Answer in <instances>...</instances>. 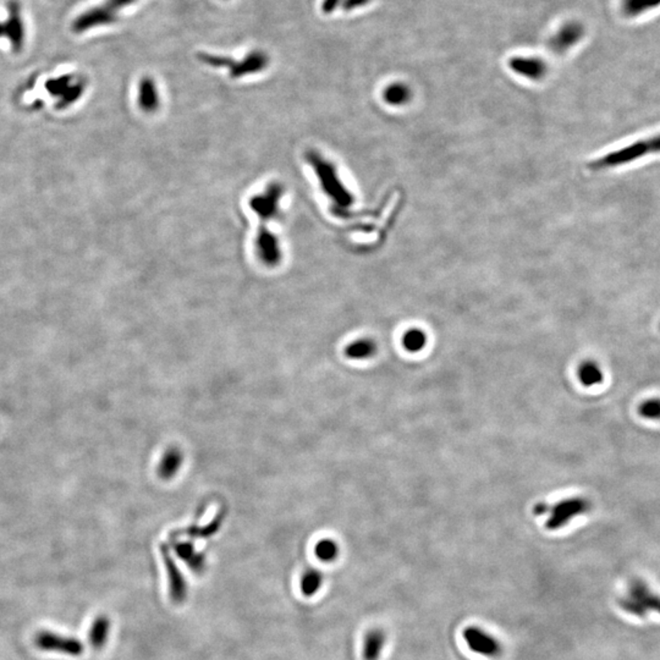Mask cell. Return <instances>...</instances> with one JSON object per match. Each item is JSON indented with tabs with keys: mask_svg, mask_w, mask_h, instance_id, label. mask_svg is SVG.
<instances>
[{
	"mask_svg": "<svg viewBox=\"0 0 660 660\" xmlns=\"http://www.w3.org/2000/svg\"><path fill=\"white\" fill-rule=\"evenodd\" d=\"M658 153H660V134L650 138L634 142L629 146L623 147L620 149L598 158L597 161L591 163L589 167L594 170L618 168L625 164L639 161L641 158L648 157Z\"/></svg>",
	"mask_w": 660,
	"mask_h": 660,
	"instance_id": "cell-1",
	"label": "cell"
},
{
	"mask_svg": "<svg viewBox=\"0 0 660 660\" xmlns=\"http://www.w3.org/2000/svg\"><path fill=\"white\" fill-rule=\"evenodd\" d=\"M135 1L136 0H107L102 6L91 8L77 16L73 22V31L84 33L95 27L110 25L116 21V12Z\"/></svg>",
	"mask_w": 660,
	"mask_h": 660,
	"instance_id": "cell-2",
	"label": "cell"
},
{
	"mask_svg": "<svg viewBox=\"0 0 660 660\" xmlns=\"http://www.w3.org/2000/svg\"><path fill=\"white\" fill-rule=\"evenodd\" d=\"M467 647L476 654L497 658L502 654V643L492 634L478 626H468L462 632Z\"/></svg>",
	"mask_w": 660,
	"mask_h": 660,
	"instance_id": "cell-3",
	"label": "cell"
},
{
	"mask_svg": "<svg viewBox=\"0 0 660 660\" xmlns=\"http://www.w3.org/2000/svg\"><path fill=\"white\" fill-rule=\"evenodd\" d=\"M35 645L46 652H58L63 654L77 655L84 653V645L80 639L54 634L51 631H41L35 636Z\"/></svg>",
	"mask_w": 660,
	"mask_h": 660,
	"instance_id": "cell-4",
	"label": "cell"
},
{
	"mask_svg": "<svg viewBox=\"0 0 660 660\" xmlns=\"http://www.w3.org/2000/svg\"><path fill=\"white\" fill-rule=\"evenodd\" d=\"M9 17L0 22V37L8 38L14 52H21L25 42V26L22 21L21 8L15 0H11L8 6Z\"/></svg>",
	"mask_w": 660,
	"mask_h": 660,
	"instance_id": "cell-5",
	"label": "cell"
},
{
	"mask_svg": "<svg viewBox=\"0 0 660 660\" xmlns=\"http://www.w3.org/2000/svg\"><path fill=\"white\" fill-rule=\"evenodd\" d=\"M201 58L203 59L205 63L214 65V66H230L231 75L234 77L246 75L247 73L259 71L263 68H266L268 63L267 55L262 52L251 53L241 64L231 63L230 59L219 58V57H213L207 54H203Z\"/></svg>",
	"mask_w": 660,
	"mask_h": 660,
	"instance_id": "cell-6",
	"label": "cell"
},
{
	"mask_svg": "<svg viewBox=\"0 0 660 660\" xmlns=\"http://www.w3.org/2000/svg\"><path fill=\"white\" fill-rule=\"evenodd\" d=\"M46 89L54 97H58L59 108H65L75 100H79L84 92V84L81 81L73 82V76L64 75L58 79L47 81Z\"/></svg>",
	"mask_w": 660,
	"mask_h": 660,
	"instance_id": "cell-7",
	"label": "cell"
},
{
	"mask_svg": "<svg viewBox=\"0 0 660 660\" xmlns=\"http://www.w3.org/2000/svg\"><path fill=\"white\" fill-rule=\"evenodd\" d=\"M583 36L585 27L582 26V24L577 21L566 22L550 38L548 47L556 55H561L575 47Z\"/></svg>",
	"mask_w": 660,
	"mask_h": 660,
	"instance_id": "cell-8",
	"label": "cell"
},
{
	"mask_svg": "<svg viewBox=\"0 0 660 660\" xmlns=\"http://www.w3.org/2000/svg\"><path fill=\"white\" fill-rule=\"evenodd\" d=\"M513 73L531 81H540L548 73V66L542 59L533 57H513L508 62Z\"/></svg>",
	"mask_w": 660,
	"mask_h": 660,
	"instance_id": "cell-9",
	"label": "cell"
},
{
	"mask_svg": "<svg viewBox=\"0 0 660 660\" xmlns=\"http://www.w3.org/2000/svg\"><path fill=\"white\" fill-rule=\"evenodd\" d=\"M588 508V503L581 498L565 500L556 506L551 519L548 521V527L551 529H560L565 526L572 517L585 513Z\"/></svg>",
	"mask_w": 660,
	"mask_h": 660,
	"instance_id": "cell-10",
	"label": "cell"
},
{
	"mask_svg": "<svg viewBox=\"0 0 660 660\" xmlns=\"http://www.w3.org/2000/svg\"><path fill=\"white\" fill-rule=\"evenodd\" d=\"M387 643V636L383 630L374 627L369 630L363 639L362 657L363 660H379Z\"/></svg>",
	"mask_w": 660,
	"mask_h": 660,
	"instance_id": "cell-11",
	"label": "cell"
},
{
	"mask_svg": "<svg viewBox=\"0 0 660 660\" xmlns=\"http://www.w3.org/2000/svg\"><path fill=\"white\" fill-rule=\"evenodd\" d=\"M183 452L178 448H170L164 452L158 466V475L163 479H172L183 466Z\"/></svg>",
	"mask_w": 660,
	"mask_h": 660,
	"instance_id": "cell-12",
	"label": "cell"
},
{
	"mask_svg": "<svg viewBox=\"0 0 660 660\" xmlns=\"http://www.w3.org/2000/svg\"><path fill=\"white\" fill-rule=\"evenodd\" d=\"M577 374H578V379H580L582 385H585L586 388L598 385L604 379L602 368L598 365L597 362L594 361L582 362L578 367Z\"/></svg>",
	"mask_w": 660,
	"mask_h": 660,
	"instance_id": "cell-13",
	"label": "cell"
},
{
	"mask_svg": "<svg viewBox=\"0 0 660 660\" xmlns=\"http://www.w3.org/2000/svg\"><path fill=\"white\" fill-rule=\"evenodd\" d=\"M165 556V554H164ZM165 564L168 566L169 570V581H170V591H172V596H173L174 601H178V602H181L186 597V592H187V587H186V583L183 581V577L180 571H178V567L174 565L173 560L170 559L169 554L165 556Z\"/></svg>",
	"mask_w": 660,
	"mask_h": 660,
	"instance_id": "cell-14",
	"label": "cell"
},
{
	"mask_svg": "<svg viewBox=\"0 0 660 660\" xmlns=\"http://www.w3.org/2000/svg\"><path fill=\"white\" fill-rule=\"evenodd\" d=\"M383 98L389 105L401 107L411 100V89L407 84L403 82H394L384 89Z\"/></svg>",
	"mask_w": 660,
	"mask_h": 660,
	"instance_id": "cell-15",
	"label": "cell"
},
{
	"mask_svg": "<svg viewBox=\"0 0 660 660\" xmlns=\"http://www.w3.org/2000/svg\"><path fill=\"white\" fill-rule=\"evenodd\" d=\"M377 351V345L371 339H358L346 346L345 355L351 360H367Z\"/></svg>",
	"mask_w": 660,
	"mask_h": 660,
	"instance_id": "cell-16",
	"label": "cell"
},
{
	"mask_svg": "<svg viewBox=\"0 0 660 660\" xmlns=\"http://www.w3.org/2000/svg\"><path fill=\"white\" fill-rule=\"evenodd\" d=\"M110 621L107 616H100L92 623L89 630V643L93 648L98 650L107 643L109 637Z\"/></svg>",
	"mask_w": 660,
	"mask_h": 660,
	"instance_id": "cell-17",
	"label": "cell"
},
{
	"mask_svg": "<svg viewBox=\"0 0 660 660\" xmlns=\"http://www.w3.org/2000/svg\"><path fill=\"white\" fill-rule=\"evenodd\" d=\"M323 586V575L317 569H307L300 578V589L306 597H312Z\"/></svg>",
	"mask_w": 660,
	"mask_h": 660,
	"instance_id": "cell-18",
	"label": "cell"
},
{
	"mask_svg": "<svg viewBox=\"0 0 660 660\" xmlns=\"http://www.w3.org/2000/svg\"><path fill=\"white\" fill-rule=\"evenodd\" d=\"M660 6V0H623L621 9L623 15L627 17H637L645 12L654 10Z\"/></svg>",
	"mask_w": 660,
	"mask_h": 660,
	"instance_id": "cell-19",
	"label": "cell"
},
{
	"mask_svg": "<svg viewBox=\"0 0 660 660\" xmlns=\"http://www.w3.org/2000/svg\"><path fill=\"white\" fill-rule=\"evenodd\" d=\"M158 95L156 86L151 79H143L140 86V104L145 110H152L157 107Z\"/></svg>",
	"mask_w": 660,
	"mask_h": 660,
	"instance_id": "cell-20",
	"label": "cell"
},
{
	"mask_svg": "<svg viewBox=\"0 0 660 660\" xmlns=\"http://www.w3.org/2000/svg\"><path fill=\"white\" fill-rule=\"evenodd\" d=\"M427 336L422 329H410L403 334V345L407 351L419 352L425 349Z\"/></svg>",
	"mask_w": 660,
	"mask_h": 660,
	"instance_id": "cell-21",
	"label": "cell"
},
{
	"mask_svg": "<svg viewBox=\"0 0 660 660\" xmlns=\"http://www.w3.org/2000/svg\"><path fill=\"white\" fill-rule=\"evenodd\" d=\"M315 556L323 562H331L339 556V545L330 538L320 540L315 547Z\"/></svg>",
	"mask_w": 660,
	"mask_h": 660,
	"instance_id": "cell-22",
	"label": "cell"
},
{
	"mask_svg": "<svg viewBox=\"0 0 660 660\" xmlns=\"http://www.w3.org/2000/svg\"><path fill=\"white\" fill-rule=\"evenodd\" d=\"M178 556L183 559V560L186 561L194 570H199L201 567H203V562H202V556H199L194 553V547L189 544V543H183V544H178Z\"/></svg>",
	"mask_w": 660,
	"mask_h": 660,
	"instance_id": "cell-23",
	"label": "cell"
},
{
	"mask_svg": "<svg viewBox=\"0 0 660 660\" xmlns=\"http://www.w3.org/2000/svg\"><path fill=\"white\" fill-rule=\"evenodd\" d=\"M639 414L641 417L652 421H660V398H648L639 405Z\"/></svg>",
	"mask_w": 660,
	"mask_h": 660,
	"instance_id": "cell-24",
	"label": "cell"
},
{
	"mask_svg": "<svg viewBox=\"0 0 660 660\" xmlns=\"http://www.w3.org/2000/svg\"><path fill=\"white\" fill-rule=\"evenodd\" d=\"M371 0H344L342 1V9L346 11L356 10L358 8L366 6Z\"/></svg>",
	"mask_w": 660,
	"mask_h": 660,
	"instance_id": "cell-25",
	"label": "cell"
},
{
	"mask_svg": "<svg viewBox=\"0 0 660 660\" xmlns=\"http://www.w3.org/2000/svg\"><path fill=\"white\" fill-rule=\"evenodd\" d=\"M339 3H340V0H324L322 9H323L325 14H329L331 11L336 10L338 6H339Z\"/></svg>",
	"mask_w": 660,
	"mask_h": 660,
	"instance_id": "cell-26",
	"label": "cell"
}]
</instances>
